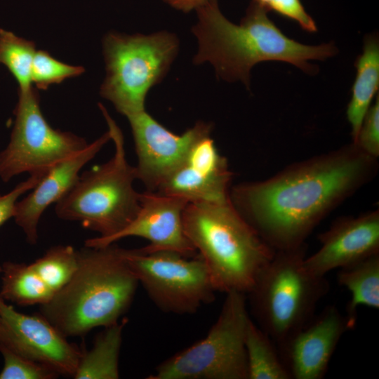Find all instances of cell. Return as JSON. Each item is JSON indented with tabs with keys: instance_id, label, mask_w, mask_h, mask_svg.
<instances>
[{
	"instance_id": "6da1fadb",
	"label": "cell",
	"mask_w": 379,
	"mask_h": 379,
	"mask_svg": "<svg viewBox=\"0 0 379 379\" xmlns=\"http://www.w3.org/2000/svg\"><path fill=\"white\" fill-rule=\"evenodd\" d=\"M379 164L351 142L294 162L230 192L237 211L274 251L298 248L343 201L370 182Z\"/></svg>"
},
{
	"instance_id": "7a4b0ae2",
	"label": "cell",
	"mask_w": 379,
	"mask_h": 379,
	"mask_svg": "<svg viewBox=\"0 0 379 379\" xmlns=\"http://www.w3.org/2000/svg\"><path fill=\"white\" fill-rule=\"evenodd\" d=\"M197 11L192 32L198 51L194 63L209 62L217 76L227 81H240L248 88L251 68L269 60L288 62L314 74L317 70L309 60H324L337 53L333 43L307 46L288 38L268 18L267 11L253 2L239 25L223 15L217 0Z\"/></svg>"
},
{
	"instance_id": "3957f363",
	"label": "cell",
	"mask_w": 379,
	"mask_h": 379,
	"mask_svg": "<svg viewBox=\"0 0 379 379\" xmlns=\"http://www.w3.org/2000/svg\"><path fill=\"white\" fill-rule=\"evenodd\" d=\"M125 248L114 244L77 250L78 266L67 284L39 313L66 338L119 321L134 298L139 282Z\"/></svg>"
},
{
	"instance_id": "277c9868",
	"label": "cell",
	"mask_w": 379,
	"mask_h": 379,
	"mask_svg": "<svg viewBox=\"0 0 379 379\" xmlns=\"http://www.w3.org/2000/svg\"><path fill=\"white\" fill-rule=\"evenodd\" d=\"M184 232L205 262L217 291L246 295L274 254L232 205L189 202L182 214Z\"/></svg>"
},
{
	"instance_id": "5b68a950",
	"label": "cell",
	"mask_w": 379,
	"mask_h": 379,
	"mask_svg": "<svg viewBox=\"0 0 379 379\" xmlns=\"http://www.w3.org/2000/svg\"><path fill=\"white\" fill-rule=\"evenodd\" d=\"M114 145L112 157L80 173L73 186L55 203V212L62 220L78 221L107 239L125 228L140 208V195L133 187L135 166L126 159L121 130L101 104Z\"/></svg>"
},
{
	"instance_id": "8992f818",
	"label": "cell",
	"mask_w": 379,
	"mask_h": 379,
	"mask_svg": "<svg viewBox=\"0 0 379 379\" xmlns=\"http://www.w3.org/2000/svg\"><path fill=\"white\" fill-rule=\"evenodd\" d=\"M307 245L277 251L261 270L246 294L256 324L277 346L306 325L328 293L326 276L305 266Z\"/></svg>"
},
{
	"instance_id": "52a82bcc",
	"label": "cell",
	"mask_w": 379,
	"mask_h": 379,
	"mask_svg": "<svg viewBox=\"0 0 379 379\" xmlns=\"http://www.w3.org/2000/svg\"><path fill=\"white\" fill-rule=\"evenodd\" d=\"M106 74L100 93L126 117L145 110L146 96L175 58L179 41L162 31L145 35L109 32L103 39Z\"/></svg>"
},
{
	"instance_id": "ba28073f",
	"label": "cell",
	"mask_w": 379,
	"mask_h": 379,
	"mask_svg": "<svg viewBox=\"0 0 379 379\" xmlns=\"http://www.w3.org/2000/svg\"><path fill=\"white\" fill-rule=\"evenodd\" d=\"M250 317L246 295L227 293L205 338L163 361L147 378L248 379L245 334Z\"/></svg>"
},
{
	"instance_id": "9c48e42d",
	"label": "cell",
	"mask_w": 379,
	"mask_h": 379,
	"mask_svg": "<svg viewBox=\"0 0 379 379\" xmlns=\"http://www.w3.org/2000/svg\"><path fill=\"white\" fill-rule=\"evenodd\" d=\"M126 259L139 284L161 311L195 313L211 303L217 291L208 268L197 254L186 257L172 251L126 249Z\"/></svg>"
},
{
	"instance_id": "30bf717a",
	"label": "cell",
	"mask_w": 379,
	"mask_h": 379,
	"mask_svg": "<svg viewBox=\"0 0 379 379\" xmlns=\"http://www.w3.org/2000/svg\"><path fill=\"white\" fill-rule=\"evenodd\" d=\"M10 140L0 152V179L22 173H47L58 163L81 152L89 143L72 132L53 128L40 108L36 88L18 92Z\"/></svg>"
},
{
	"instance_id": "8fae6325",
	"label": "cell",
	"mask_w": 379,
	"mask_h": 379,
	"mask_svg": "<svg viewBox=\"0 0 379 379\" xmlns=\"http://www.w3.org/2000/svg\"><path fill=\"white\" fill-rule=\"evenodd\" d=\"M0 345L59 375L70 377H74L83 354L40 313L19 312L1 295Z\"/></svg>"
},
{
	"instance_id": "7c38bea8",
	"label": "cell",
	"mask_w": 379,
	"mask_h": 379,
	"mask_svg": "<svg viewBox=\"0 0 379 379\" xmlns=\"http://www.w3.org/2000/svg\"><path fill=\"white\" fill-rule=\"evenodd\" d=\"M131 125L138 164L136 179L148 191L161 184L185 161L201 138L211 134V124L199 121L181 135L170 131L145 110L126 117Z\"/></svg>"
},
{
	"instance_id": "4fadbf2b",
	"label": "cell",
	"mask_w": 379,
	"mask_h": 379,
	"mask_svg": "<svg viewBox=\"0 0 379 379\" xmlns=\"http://www.w3.org/2000/svg\"><path fill=\"white\" fill-rule=\"evenodd\" d=\"M140 201L139 212L125 228L105 240L88 239L84 246L102 247L125 237H138L149 241L142 248L146 252L172 251L186 257L197 254L184 232L182 214L189 203L186 199L147 190L140 193Z\"/></svg>"
},
{
	"instance_id": "5bb4252c",
	"label": "cell",
	"mask_w": 379,
	"mask_h": 379,
	"mask_svg": "<svg viewBox=\"0 0 379 379\" xmlns=\"http://www.w3.org/2000/svg\"><path fill=\"white\" fill-rule=\"evenodd\" d=\"M348 330L345 316L329 305L277 345L291 378H323L340 340Z\"/></svg>"
},
{
	"instance_id": "9a60e30c",
	"label": "cell",
	"mask_w": 379,
	"mask_h": 379,
	"mask_svg": "<svg viewBox=\"0 0 379 379\" xmlns=\"http://www.w3.org/2000/svg\"><path fill=\"white\" fill-rule=\"evenodd\" d=\"M318 240L320 248L304 260L305 267L318 276L378 254L379 211L340 217L318 235Z\"/></svg>"
},
{
	"instance_id": "2e32d148",
	"label": "cell",
	"mask_w": 379,
	"mask_h": 379,
	"mask_svg": "<svg viewBox=\"0 0 379 379\" xmlns=\"http://www.w3.org/2000/svg\"><path fill=\"white\" fill-rule=\"evenodd\" d=\"M232 172L210 135L199 140L185 162L157 191L188 202H221L230 199Z\"/></svg>"
},
{
	"instance_id": "e0dca14e",
	"label": "cell",
	"mask_w": 379,
	"mask_h": 379,
	"mask_svg": "<svg viewBox=\"0 0 379 379\" xmlns=\"http://www.w3.org/2000/svg\"><path fill=\"white\" fill-rule=\"evenodd\" d=\"M111 140L107 131L81 152L53 166L31 192L15 205L13 218L32 245L38 241V225L45 210L57 203L73 186L81 168Z\"/></svg>"
},
{
	"instance_id": "ac0fdd59",
	"label": "cell",
	"mask_w": 379,
	"mask_h": 379,
	"mask_svg": "<svg viewBox=\"0 0 379 379\" xmlns=\"http://www.w3.org/2000/svg\"><path fill=\"white\" fill-rule=\"evenodd\" d=\"M355 67L357 74L346 112L352 141L356 139L364 117L378 90L379 43L375 35L366 36L363 52L357 59Z\"/></svg>"
},
{
	"instance_id": "d6986e66",
	"label": "cell",
	"mask_w": 379,
	"mask_h": 379,
	"mask_svg": "<svg viewBox=\"0 0 379 379\" xmlns=\"http://www.w3.org/2000/svg\"><path fill=\"white\" fill-rule=\"evenodd\" d=\"M337 279L350 293L345 316L352 330L360 307L379 308V253L339 269Z\"/></svg>"
},
{
	"instance_id": "ffe728a7",
	"label": "cell",
	"mask_w": 379,
	"mask_h": 379,
	"mask_svg": "<svg viewBox=\"0 0 379 379\" xmlns=\"http://www.w3.org/2000/svg\"><path fill=\"white\" fill-rule=\"evenodd\" d=\"M126 318L105 327L96 338L93 347L82 354L75 379H117L119 378V357Z\"/></svg>"
},
{
	"instance_id": "44dd1931",
	"label": "cell",
	"mask_w": 379,
	"mask_h": 379,
	"mask_svg": "<svg viewBox=\"0 0 379 379\" xmlns=\"http://www.w3.org/2000/svg\"><path fill=\"white\" fill-rule=\"evenodd\" d=\"M245 347L248 379H291L274 341L250 317Z\"/></svg>"
},
{
	"instance_id": "7402d4cb",
	"label": "cell",
	"mask_w": 379,
	"mask_h": 379,
	"mask_svg": "<svg viewBox=\"0 0 379 379\" xmlns=\"http://www.w3.org/2000/svg\"><path fill=\"white\" fill-rule=\"evenodd\" d=\"M0 295L18 305H44L55 295L31 264L6 262L2 266Z\"/></svg>"
},
{
	"instance_id": "603a6c76",
	"label": "cell",
	"mask_w": 379,
	"mask_h": 379,
	"mask_svg": "<svg viewBox=\"0 0 379 379\" xmlns=\"http://www.w3.org/2000/svg\"><path fill=\"white\" fill-rule=\"evenodd\" d=\"M36 51L33 41L0 29V64L4 65L15 79L18 92L33 87L31 71Z\"/></svg>"
},
{
	"instance_id": "cb8c5ba5",
	"label": "cell",
	"mask_w": 379,
	"mask_h": 379,
	"mask_svg": "<svg viewBox=\"0 0 379 379\" xmlns=\"http://www.w3.org/2000/svg\"><path fill=\"white\" fill-rule=\"evenodd\" d=\"M30 264L55 294L67 284L77 270V250L71 246H54Z\"/></svg>"
},
{
	"instance_id": "d4e9b609",
	"label": "cell",
	"mask_w": 379,
	"mask_h": 379,
	"mask_svg": "<svg viewBox=\"0 0 379 379\" xmlns=\"http://www.w3.org/2000/svg\"><path fill=\"white\" fill-rule=\"evenodd\" d=\"M84 72L82 66L62 62L51 56L48 52L39 50L36 51L33 59L31 78L36 89L46 90L53 84L79 77Z\"/></svg>"
},
{
	"instance_id": "484cf974",
	"label": "cell",
	"mask_w": 379,
	"mask_h": 379,
	"mask_svg": "<svg viewBox=\"0 0 379 379\" xmlns=\"http://www.w3.org/2000/svg\"><path fill=\"white\" fill-rule=\"evenodd\" d=\"M0 352L4 359L0 379H53L59 376L48 366L22 357L2 345Z\"/></svg>"
},
{
	"instance_id": "4316f807",
	"label": "cell",
	"mask_w": 379,
	"mask_h": 379,
	"mask_svg": "<svg viewBox=\"0 0 379 379\" xmlns=\"http://www.w3.org/2000/svg\"><path fill=\"white\" fill-rule=\"evenodd\" d=\"M366 154L379 157V97L365 114L356 139L352 141Z\"/></svg>"
},
{
	"instance_id": "83f0119b",
	"label": "cell",
	"mask_w": 379,
	"mask_h": 379,
	"mask_svg": "<svg viewBox=\"0 0 379 379\" xmlns=\"http://www.w3.org/2000/svg\"><path fill=\"white\" fill-rule=\"evenodd\" d=\"M267 12L277 13L295 21L302 29L309 32L317 30L316 23L306 12L300 0H252Z\"/></svg>"
},
{
	"instance_id": "f1b7e54d",
	"label": "cell",
	"mask_w": 379,
	"mask_h": 379,
	"mask_svg": "<svg viewBox=\"0 0 379 379\" xmlns=\"http://www.w3.org/2000/svg\"><path fill=\"white\" fill-rule=\"evenodd\" d=\"M47 173L29 175L27 180L19 182L9 192L0 194V226L14 217L15 205L20 197L32 190Z\"/></svg>"
},
{
	"instance_id": "f546056e",
	"label": "cell",
	"mask_w": 379,
	"mask_h": 379,
	"mask_svg": "<svg viewBox=\"0 0 379 379\" xmlns=\"http://www.w3.org/2000/svg\"><path fill=\"white\" fill-rule=\"evenodd\" d=\"M168 4L183 12L197 9L210 0H164Z\"/></svg>"
},
{
	"instance_id": "4dcf8cb0",
	"label": "cell",
	"mask_w": 379,
	"mask_h": 379,
	"mask_svg": "<svg viewBox=\"0 0 379 379\" xmlns=\"http://www.w3.org/2000/svg\"><path fill=\"white\" fill-rule=\"evenodd\" d=\"M1 271H2V268H1V266H0V274L1 273Z\"/></svg>"
}]
</instances>
